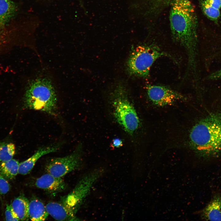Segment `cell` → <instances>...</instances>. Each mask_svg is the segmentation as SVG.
Wrapping results in <instances>:
<instances>
[{"instance_id": "cell-1", "label": "cell", "mask_w": 221, "mask_h": 221, "mask_svg": "<svg viewBox=\"0 0 221 221\" xmlns=\"http://www.w3.org/2000/svg\"><path fill=\"white\" fill-rule=\"evenodd\" d=\"M173 39L184 48L189 70L195 69L197 41V21L194 8L189 0H173L169 15Z\"/></svg>"}, {"instance_id": "cell-2", "label": "cell", "mask_w": 221, "mask_h": 221, "mask_svg": "<svg viewBox=\"0 0 221 221\" xmlns=\"http://www.w3.org/2000/svg\"><path fill=\"white\" fill-rule=\"evenodd\" d=\"M191 145L206 158L221 156V111L209 114L197 122L189 134Z\"/></svg>"}, {"instance_id": "cell-3", "label": "cell", "mask_w": 221, "mask_h": 221, "mask_svg": "<svg viewBox=\"0 0 221 221\" xmlns=\"http://www.w3.org/2000/svg\"><path fill=\"white\" fill-rule=\"evenodd\" d=\"M57 97L51 81L38 77L29 84L24 98V108L40 110L54 115L56 113Z\"/></svg>"}, {"instance_id": "cell-4", "label": "cell", "mask_w": 221, "mask_h": 221, "mask_svg": "<svg viewBox=\"0 0 221 221\" xmlns=\"http://www.w3.org/2000/svg\"><path fill=\"white\" fill-rule=\"evenodd\" d=\"M112 98L115 120L126 133L132 135L138 129L140 121L125 88L121 85L117 86L112 93Z\"/></svg>"}, {"instance_id": "cell-5", "label": "cell", "mask_w": 221, "mask_h": 221, "mask_svg": "<svg viewBox=\"0 0 221 221\" xmlns=\"http://www.w3.org/2000/svg\"><path fill=\"white\" fill-rule=\"evenodd\" d=\"M163 56L173 58L155 45L138 46L132 50L128 58L126 64L128 72L130 75L147 77L153 63Z\"/></svg>"}, {"instance_id": "cell-6", "label": "cell", "mask_w": 221, "mask_h": 221, "mask_svg": "<svg viewBox=\"0 0 221 221\" xmlns=\"http://www.w3.org/2000/svg\"><path fill=\"white\" fill-rule=\"evenodd\" d=\"M103 172V169L98 168L84 176L72 190L62 198L60 203L76 215L92 187Z\"/></svg>"}, {"instance_id": "cell-7", "label": "cell", "mask_w": 221, "mask_h": 221, "mask_svg": "<svg viewBox=\"0 0 221 221\" xmlns=\"http://www.w3.org/2000/svg\"><path fill=\"white\" fill-rule=\"evenodd\" d=\"M81 147L79 146L70 155L51 159L45 167L48 173L61 177L77 169L81 163Z\"/></svg>"}, {"instance_id": "cell-8", "label": "cell", "mask_w": 221, "mask_h": 221, "mask_svg": "<svg viewBox=\"0 0 221 221\" xmlns=\"http://www.w3.org/2000/svg\"><path fill=\"white\" fill-rule=\"evenodd\" d=\"M146 88L150 101L160 107L171 105L177 101L187 99L182 94L165 86L149 84L146 85Z\"/></svg>"}, {"instance_id": "cell-9", "label": "cell", "mask_w": 221, "mask_h": 221, "mask_svg": "<svg viewBox=\"0 0 221 221\" xmlns=\"http://www.w3.org/2000/svg\"><path fill=\"white\" fill-rule=\"evenodd\" d=\"M35 184L37 187L53 194L64 191L67 187L61 177H56L48 173L37 178Z\"/></svg>"}, {"instance_id": "cell-10", "label": "cell", "mask_w": 221, "mask_h": 221, "mask_svg": "<svg viewBox=\"0 0 221 221\" xmlns=\"http://www.w3.org/2000/svg\"><path fill=\"white\" fill-rule=\"evenodd\" d=\"M59 147V145H56L39 148L31 157L19 163L18 174L25 175L29 173L39 159L46 154L56 152Z\"/></svg>"}, {"instance_id": "cell-11", "label": "cell", "mask_w": 221, "mask_h": 221, "mask_svg": "<svg viewBox=\"0 0 221 221\" xmlns=\"http://www.w3.org/2000/svg\"><path fill=\"white\" fill-rule=\"evenodd\" d=\"M48 214L54 219L59 221H76L77 218L72 211L61 203L50 202L45 206Z\"/></svg>"}, {"instance_id": "cell-12", "label": "cell", "mask_w": 221, "mask_h": 221, "mask_svg": "<svg viewBox=\"0 0 221 221\" xmlns=\"http://www.w3.org/2000/svg\"><path fill=\"white\" fill-rule=\"evenodd\" d=\"M202 217L206 220L221 221V196L213 197L203 210Z\"/></svg>"}, {"instance_id": "cell-13", "label": "cell", "mask_w": 221, "mask_h": 221, "mask_svg": "<svg viewBox=\"0 0 221 221\" xmlns=\"http://www.w3.org/2000/svg\"><path fill=\"white\" fill-rule=\"evenodd\" d=\"M16 7L12 0H0V31L14 16Z\"/></svg>"}, {"instance_id": "cell-14", "label": "cell", "mask_w": 221, "mask_h": 221, "mask_svg": "<svg viewBox=\"0 0 221 221\" xmlns=\"http://www.w3.org/2000/svg\"><path fill=\"white\" fill-rule=\"evenodd\" d=\"M28 213L29 219L33 221H44L49 215L43 203L36 199L29 201Z\"/></svg>"}, {"instance_id": "cell-15", "label": "cell", "mask_w": 221, "mask_h": 221, "mask_svg": "<svg viewBox=\"0 0 221 221\" xmlns=\"http://www.w3.org/2000/svg\"><path fill=\"white\" fill-rule=\"evenodd\" d=\"M29 202L26 197L21 195L15 198L10 204L20 220H27L29 219Z\"/></svg>"}, {"instance_id": "cell-16", "label": "cell", "mask_w": 221, "mask_h": 221, "mask_svg": "<svg viewBox=\"0 0 221 221\" xmlns=\"http://www.w3.org/2000/svg\"><path fill=\"white\" fill-rule=\"evenodd\" d=\"M19 163L12 159L0 162V174L5 178L11 180L18 174Z\"/></svg>"}, {"instance_id": "cell-17", "label": "cell", "mask_w": 221, "mask_h": 221, "mask_svg": "<svg viewBox=\"0 0 221 221\" xmlns=\"http://www.w3.org/2000/svg\"><path fill=\"white\" fill-rule=\"evenodd\" d=\"M15 147L12 143L0 142V162L12 159L15 151Z\"/></svg>"}, {"instance_id": "cell-18", "label": "cell", "mask_w": 221, "mask_h": 221, "mask_svg": "<svg viewBox=\"0 0 221 221\" xmlns=\"http://www.w3.org/2000/svg\"><path fill=\"white\" fill-rule=\"evenodd\" d=\"M200 5L204 14L209 19L215 21L219 19L220 14V10L213 7L205 0L202 1Z\"/></svg>"}, {"instance_id": "cell-19", "label": "cell", "mask_w": 221, "mask_h": 221, "mask_svg": "<svg viewBox=\"0 0 221 221\" xmlns=\"http://www.w3.org/2000/svg\"><path fill=\"white\" fill-rule=\"evenodd\" d=\"M6 221H19V219L13 211L10 205L7 204L5 212Z\"/></svg>"}, {"instance_id": "cell-20", "label": "cell", "mask_w": 221, "mask_h": 221, "mask_svg": "<svg viewBox=\"0 0 221 221\" xmlns=\"http://www.w3.org/2000/svg\"><path fill=\"white\" fill-rule=\"evenodd\" d=\"M10 188V185L6 178L0 174V194L3 195L6 194Z\"/></svg>"}, {"instance_id": "cell-21", "label": "cell", "mask_w": 221, "mask_h": 221, "mask_svg": "<svg viewBox=\"0 0 221 221\" xmlns=\"http://www.w3.org/2000/svg\"><path fill=\"white\" fill-rule=\"evenodd\" d=\"M210 5L220 10L221 8V0H205Z\"/></svg>"}, {"instance_id": "cell-22", "label": "cell", "mask_w": 221, "mask_h": 221, "mask_svg": "<svg viewBox=\"0 0 221 221\" xmlns=\"http://www.w3.org/2000/svg\"><path fill=\"white\" fill-rule=\"evenodd\" d=\"M111 145L113 147H120L123 145V142L120 138H115L112 140Z\"/></svg>"}, {"instance_id": "cell-23", "label": "cell", "mask_w": 221, "mask_h": 221, "mask_svg": "<svg viewBox=\"0 0 221 221\" xmlns=\"http://www.w3.org/2000/svg\"><path fill=\"white\" fill-rule=\"evenodd\" d=\"M209 78L211 79H221V70L211 74L209 76Z\"/></svg>"}, {"instance_id": "cell-24", "label": "cell", "mask_w": 221, "mask_h": 221, "mask_svg": "<svg viewBox=\"0 0 221 221\" xmlns=\"http://www.w3.org/2000/svg\"><path fill=\"white\" fill-rule=\"evenodd\" d=\"M79 3H80V4L81 5V6L83 8V2H82V0H79Z\"/></svg>"}]
</instances>
